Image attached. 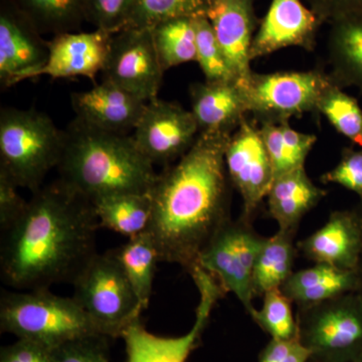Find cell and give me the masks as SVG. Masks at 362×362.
Returning a JSON list of instances; mask_svg holds the SVG:
<instances>
[{
    "mask_svg": "<svg viewBox=\"0 0 362 362\" xmlns=\"http://www.w3.org/2000/svg\"><path fill=\"white\" fill-rule=\"evenodd\" d=\"M309 362H314V361H312L311 359H310V361H309Z\"/></svg>",
    "mask_w": 362,
    "mask_h": 362,
    "instance_id": "43",
    "label": "cell"
},
{
    "mask_svg": "<svg viewBox=\"0 0 362 362\" xmlns=\"http://www.w3.org/2000/svg\"><path fill=\"white\" fill-rule=\"evenodd\" d=\"M0 362H54L52 349L28 339L2 347Z\"/></svg>",
    "mask_w": 362,
    "mask_h": 362,
    "instance_id": "39",
    "label": "cell"
},
{
    "mask_svg": "<svg viewBox=\"0 0 362 362\" xmlns=\"http://www.w3.org/2000/svg\"><path fill=\"white\" fill-rule=\"evenodd\" d=\"M105 80L145 102L158 98L163 77L151 28H125L112 35Z\"/></svg>",
    "mask_w": 362,
    "mask_h": 362,
    "instance_id": "11",
    "label": "cell"
},
{
    "mask_svg": "<svg viewBox=\"0 0 362 362\" xmlns=\"http://www.w3.org/2000/svg\"><path fill=\"white\" fill-rule=\"evenodd\" d=\"M265 240L252 223L240 218L232 220L214 235L197 261L226 293L235 294L250 316L256 311L252 305V273Z\"/></svg>",
    "mask_w": 362,
    "mask_h": 362,
    "instance_id": "9",
    "label": "cell"
},
{
    "mask_svg": "<svg viewBox=\"0 0 362 362\" xmlns=\"http://www.w3.org/2000/svg\"><path fill=\"white\" fill-rule=\"evenodd\" d=\"M352 362H362V354H361V356H357L356 358L354 359V361Z\"/></svg>",
    "mask_w": 362,
    "mask_h": 362,
    "instance_id": "42",
    "label": "cell"
},
{
    "mask_svg": "<svg viewBox=\"0 0 362 362\" xmlns=\"http://www.w3.org/2000/svg\"><path fill=\"white\" fill-rule=\"evenodd\" d=\"M332 77L320 70L252 73L243 88L247 112L263 122L280 123L317 112Z\"/></svg>",
    "mask_w": 362,
    "mask_h": 362,
    "instance_id": "8",
    "label": "cell"
},
{
    "mask_svg": "<svg viewBox=\"0 0 362 362\" xmlns=\"http://www.w3.org/2000/svg\"><path fill=\"white\" fill-rule=\"evenodd\" d=\"M194 25L197 35V62L201 66L206 81H235L207 16L194 18Z\"/></svg>",
    "mask_w": 362,
    "mask_h": 362,
    "instance_id": "33",
    "label": "cell"
},
{
    "mask_svg": "<svg viewBox=\"0 0 362 362\" xmlns=\"http://www.w3.org/2000/svg\"><path fill=\"white\" fill-rule=\"evenodd\" d=\"M298 337L314 362H352L362 354V296L352 292L297 308Z\"/></svg>",
    "mask_w": 362,
    "mask_h": 362,
    "instance_id": "7",
    "label": "cell"
},
{
    "mask_svg": "<svg viewBox=\"0 0 362 362\" xmlns=\"http://www.w3.org/2000/svg\"><path fill=\"white\" fill-rule=\"evenodd\" d=\"M295 237L296 233L279 230L273 237L266 238L252 273L255 296H263L272 290L280 289L292 275L298 250L294 244Z\"/></svg>",
    "mask_w": 362,
    "mask_h": 362,
    "instance_id": "25",
    "label": "cell"
},
{
    "mask_svg": "<svg viewBox=\"0 0 362 362\" xmlns=\"http://www.w3.org/2000/svg\"><path fill=\"white\" fill-rule=\"evenodd\" d=\"M157 54L164 73L173 66L197 62L194 18H175L151 28Z\"/></svg>",
    "mask_w": 362,
    "mask_h": 362,
    "instance_id": "29",
    "label": "cell"
},
{
    "mask_svg": "<svg viewBox=\"0 0 362 362\" xmlns=\"http://www.w3.org/2000/svg\"><path fill=\"white\" fill-rule=\"evenodd\" d=\"M330 25V76L340 87L356 86L362 90V13L338 18Z\"/></svg>",
    "mask_w": 362,
    "mask_h": 362,
    "instance_id": "23",
    "label": "cell"
},
{
    "mask_svg": "<svg viewBox=\"0 0 362 362\" xmlns=\"http://www.w3.org/2000/svg\"><path fill=\"white\" fill-rule=\"evenodd\" d=\"M71 285L74 299L105 337H122L131 324L141 317V305L117 259L115 250L97 252Z\"/></svg>",
    "mask_w": 362,
    "mask_h": 362,
    "instance_id": "6",
    "label": "cell"
},
{
    "mask_svg": "<svg viewBox=\"0 0 362 362\" xmlns=\"http://www.w3.org/2000/svg\"><path fill=\"white\" fill-rule=\"evenodd\" d=\"M354 209H356L357 213L359 214V218H361V225H362V202H359V204H357ZM357 275H358L359 279V288L358 291L357 293H359V294L362 296V254H361V262H359L358 268H357Z\"/></svg>",
    "mask_w": 362,
    "mask_h": 362,
    "instance_id": "41",
    "label": "cell"
},
{
    "mask_svg": "<svg viewBox=\"0 0 362 362\" xmlns=\"http://www.w3.org/2000/svg\"><path fill=\"white\" fill-rule=\"evenodd\" d=\"M114 250L143 311L146 310L151 299L157 263L160 262L153 239L146 230L129 238L127 243Z\"/></svg>",
    "mask_w": 362,
    "mask_h": 362,
    "instance_id": "27",
    "label": "cell"
},
{
    "mask_svg": "<svg viewBox=\"0 0 362 362\" xmlns=\"http://www.w3.org/2000/svg\"><path fill=\"white\" fill-rule=\"evenodd\" d=\"M232 134L199 133L180 160L157 175L150 192L148 230L160 262L189 271L232 218V188L226 149Z\"/></svg>",
    "mask_w": 362,
    "mask_h": 362,
    "instance_id": "2",
    "label": "cell"
},
{
    "mask_svg": "<svg viewBox=\"0 0 362 362\" xmlns=\"http://www.w3.org/2000/svg\"><path fill=\"white\" fill-rule=\"evenodd\" d=\"M232 71L233 80L245 87L254 71L250 52L259 25L255 0H211L206 14Z\"/></svg>",
    "mask_w": 362,
    "mask_h": 362,
    "instance_id": "16",
    "label": "cell"
},
{
    "mask_svg": "<svg viewBox=\"0 0 362 362\" xmlns=\"http://www.w3.org/2000/svg\"><path fill=\"white\" fill-rule=\"evenodd\" d=\"M261 310L252 313V319L272 339L287 340L298 335L296 317L293 315L292 302L280 289L263 295Z\"/></svg>",
    "mask_w": 362,
    "mask_h": 362,
    "instance_id": "32",
    "label": "cell"
},
{
    "mask_svg": "<svg viewBox=\"0 0 362 362\" xmlns=\"http://www.w3.org/2000/svg\"><path fill=\"white\" fill-rule=\"evenodd\" d=\"M199 128L192 111L157 98L147 102L132 138L154 165H171L192 148Z\"/></svg>",
    "mask_w": 362,
    "mask_h": 362,
    "instance_id": "12",
    "label": "cell"
},
{
    "mask_svg": "<svg viewBox=\"0 0 362 362\" xmlns=\"http://www.w3.org/2000/svg\"><path fill=\"white\" fill-rule=\"evenodd\" d=\"M99 226L89 199L61 180L42 185L1 232L2 283L18 291L71 284L97 254Z\"/></svg>",
    "mask_w": 362,
    "mask_h": 362,
    "instance_id": "1",
    "label": "cell"
},
{
    "mask_svg": "<svg viewBox=\"0 0 362 362\" xmlns=\"http://www.w3.org/2000/svg\"><path fill=\"white\" fill-rule=\"evenodd\" d=\"M259 131L271 159L275 178L303 168L307 156L317 141L316 135L293 129L289 121L263 122Z\"/></svg>",
    "mask_w": 362,
    "mask_h": 362,
    "instance_id": "26",
    "label": "cell"
},
{
    "mask_svg": "<svg viewBox=\"0 0 362 362\" xmlns=\"http://www.w3.org/2000/svg\"><path fill=\"white\" fill-rule=\"evenodd\" d=\"M297 249L315 264L357 271L362 254V225L356 209L332 211L327 223L300 240Z\"/></svg>",
    "mask_w": 362,
    "mask_h": 362,
    "instance_id": "19",
    "label": "cell"
},
{
    "mask_svg": "<svg viewBox=\"0 0 362 362\" xmlns=\"http://www.w3.org/2000/svg\"><path fill=\"white\" fill-rule=\"evenodd\" d=\"M324 185L335 183L358 195L362 202V148L346 147L334 168L321 176Z\"/></svg>",
    "mask_w": 362,
    "mask_h": 362,
    "instance_id": "35",
    "label": "cell"
},
{
    "mask_svg": "<svg viewBox=\"0 0 362 362\" xmlns=\"http://www.w3.org/2000/svg\"><path fill=\"white\" fill-rule=\"evenodd\" d=\"M107 337L81 338L52 349L54 362H110L106 351Z\"/></svg>",
    "mask_w": 362,
    "mask_h": 362,
    "instance_id": "36",
    "label": "cell"
},
{
    "mask_svg": "<svg viewBox=\"0 0 362 362\" xmlns=\"http://www.w3.org/2000/svg\"><path fill=\"white\" fill-rule=\"evenodd\" d=\"M321 25L318 16L302 0H272L252 40L250 59L290 47L313 51Z\"/></svg>",
    "mask_w": 362,
    "mask_h": 362,
    "instance_id": "15",
    "label": "cell"
},
{
    "mask_svg": "<svg viewBox=\"0 0 362 362\" xmlns=\"http://www.w3.org/2000/svg\"><path fill=\"white\" fill-rule=\"evenodd\" d=\"M189 275L199 293L192 329L180 337H156L143 327L139 319L131 324L122 335L127 354L126 362H187L209 322L214 306L226 294L220 283L201 266L194 267Z\"/></svg>",
    "mask_w": 362,
    "mask_h": 362,
    "instance_id": "10",
    "label": "cell"
},
{
    "mask_svg": "<svg viewBox=\"0 0 362 362\" xmlns=\"http://www.w3.org/2000/svg\"><path fill=\"white\" fill-rule=\"evenodd\" d=\"M312 354L298 335L291 339H271L261 352L259 362H309Z\"/></svg>",
    "mask_w": 362,
    "mask_h": 362,
    "instance_id": "38",
    "label": "cell"
},
{
    "mask_svg": "<svg viewBox=\"0 0 362 362\" xmlns=\"http://www.w3.org/2000/svg\"><path fill=\"white\" fill-rule=\"evenodd\" d=\"M326 194L309 178L305 166L295 169L274 180L267 195L269 214L279 230L297 233L300 221Z\"/></svg>",
    "mask_w": 362,
    "mask_h": 362,
    "instance_id": "21",
    "label": "cell"
},
{
    "mask_svg": "<svg viewBox=\"0 0 362 362\" xmlns=\"http://www.w3.org/2000/svg\"><path fill=\"white\" fill-rule=\"evenodd\" d=\"M211 4V0H134L125 28H152L175 18L206 16Z\"/></svg>",
    "mask_w": 362,
    "mask_h": 362,
    "instance_id": "30",
    "label": "cell"
},
{
    "mask_svg": "<svg viewBox=\"0 0 362 362\" xmlns=\"http://www.w3.org/2000/svg\"><path fill=\"white\" fill-rule=\"evenodd\" d=\"M225 159L230 182L242 197L240 218L252 223L275 177L259 127L247 117L230 136Z\"/></svg>",
    "mask_w": 362,
    "mask_h": 362,
    "instance_id": "13",
    "label": "cell"
},
{
    "mask_svg": "<svg viewBox=\"0 0 362 362\" xmlns=\"http://www.w3.org/2000/svg\"><path fill=\"white\" fill-rule=\"evenodd\" d=\"M47 40L9 0L0 11V81L11 87L32 80L47 63Z\"/></svg>",
    "mask_w": 362,
    "mask_h": 362,
    "instance_id": "14",
    "label": "cell"
},
{
    "mask_svg": "<svg viewBox=\"0 0 362 362\" xmlns=\"http://www.w3.org/2000/svg\"><path fill=\"white\" fill-rule=\"evenodd\" d=\"M321 23H332L351 14L362 13V0H306Z\"/></svg>",
    "mask_w": 362,
    "mask_h": 362,
    "instance_id": "40",
    "label": "cell"
},
{
    "mask_svg": "<svg viewBox=\"0 0 362 362\" xmlns=\"http://www.w3.org/2000/svg\"><path fill=\"white\" fill-rule=\"evenodd\" d=\"M59 178L90 202L116 194H150L158 173L132 136L97 129L76 118L64 131Z\"/></svg>",
    "mask_w": 362,
    "mask_h": 362,
    "instance_id": "3",
    "label": "cell"
},
{
    "mask_svg": "<svg viewBox=\"0 0 362 362\" xmlns=\"http://www.w3.org/2000/svg\"><path fill=\"white\" fill-rule=\"evenodd\" d=\"M18 188L13 178L0 169V232L13 225L25 209L28 201L18 194Z\"/></svg>",
    "mask_w": 362,
    "mask_h": 362,
    "instance_id": "37",
    "label": "cell"
},
{
    "mask_svg": "<svg viewBox=\"0 0 362 362\" xmlns=\"http://www.w3.org/2000/svg\"><path fill=\"white\" fill-rule=\"evenodd\" d=\"M76 118L97 129L127 134L134 130L147 102L127 90L103 80L85 92L71 95Z\"/></svg>",
    "mask_w": 362,
    "mask_h": 362,
    "instance_id": "18",
    "label": "cell"
},
{
    "mask_svg": "<svg viewBox=\"0 0 362 362\" xmlns=\"http://www.w3.org/2000/svg\"><path fill=\"white\" fill-rule=\"evenodd\" d=\"M0 327L18 339L32 340L49 349L101 335L73 297L59 296L49 289L2 292Z\"/></svg>",
    "mask_w": 362,
    "mask_h": 362,
    "instance_id": "4",
    "label": "cell"
},
{
    "mask_svg": "<svg viewBox=\"0 0 362 362\" xmlns=\"http://www.w3.org/2000/svg\"><path fill=\"white\" fill-rule=\"evenodd\" d=\"M358 288L356 271L344 270L327 264H315L311 268L293 272L280 290L297 308H304L357 292Z\"/></svg>",
    "mask_w": 362,
    "mask_h": 362,
    "instance_id": "22",
    "label": "cell"
},
{
    "mask_svg": "<svg viewBox=\"0 0 362 362\" xmlns=\"http://www.w3.org/2000/svg\"><path fill=\"white\" fill-rule=\"evenodd\" d=\"M134 0H86V21L115 33L125 28Z\"/></svg>",
    "mask_w": 362,
    "mask_h": 362,
    "instance_id": "34",
    "label": "cell"
},
{
    "mask_svg": "<svg viewBox=\"0 0 362 362\" xmlns=\"http://www.w3.org/2000/svg\"><path fill=\"white\" fill-rule=\"evenodd\" d=\"M190 101L199 133L233 134L249 113L244 90L235 81L195 83Z\"/></svg>",
    "mask_w": 362,
    "mask_h": 362,
    "instance_id": "20",
    "label": "cell"
},
{
    "mask_svg": "<svg viewBox=\"0 0 362 362\" xmlns=\"http://www.w3.org/2000/svg\"><path fill=\"white\" fill-rule=\"evenodd\" d=\"M90 202L102 228L128 239L148 230L152 209L150 194L110 195Z\"/></svg>",
    "mask_w": 362,
    "mask_h": 362,
    "instance_id": "24",
    "label": "cell"
},
{
    "mask_svg": "<svg viewBox=\"0 0 362 362\" xmlns=\"http://www.w3.org/2000/svg\"><path fill=\"white\" fill-rule=\"evenodd\" d=\"M40 33L76 32L86 21V0H9Z\"/></svg>",
    "mask_w": 362,
    "mask_h": 362,
    "instance_id": "28",
    "label": "cell"
},
{
    "mask_svg": "<svg viewBox=\"0 0 362 362\" xmlns=\"http://www.w3.org/2000/svg\"><path fill=\"white\" fill-rule=\"evenodd\" d=\"M317 112L325 116L337 132L362 148V109L337 83L324 90Z\"/></svg>",
    "mask_w": 362,
    "mask_h": 362,
    "instance_id": "31",
    "label": "cell"
},
{
    "mask_svg": "<svg viewBox=\"0 0 362 362\" xmlns=\"http://www.w3.org/2000/svg\"><path fill=\"white\" fill-rule=\"evenodd\" d=\"M113 33L94 32L59 33L47 40L49 57L35 78L49 76L52 78L84 77L95 80L103 71Z\"/></svg>",
    "mask_w": 362,
    "mask_h": 362,
    "instance_id": "17",
    "label": "cell"
},
{
    "mask_svg": "<svg viewBox=\"0 0 362 362\" xmlns=\"http://www.w3.org/2000/svg\"><path fill=\"white\" fill-rule=\"evenodd\" d=\"M65 134L51 118L35 110L2 109L0 114V169L18 187L33 192L47 173L58 168Z\"/></svg>",
    "mask_w": 362,
    "mask_h": 362,
    "instance_id": "5",
    "label": "cell"
}]
</instances>
